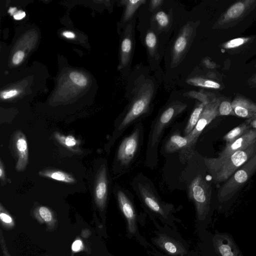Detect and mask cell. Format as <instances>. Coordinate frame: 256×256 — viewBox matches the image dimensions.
<instances>
[{
  "instance_id": "cell-1",
  "label": "cell",
  "mask_w": 256,
  "mask_h": 256,
  "mask_svg": "<svg viewBox=\"0 0 256 256\" xmlns=\"http://www.w3.org/2000/svg\"><path fill=\"white\" fill-rule=\"evenodd\" d=\"M256 154V142L246 149L224 158H204V164L216 183L226 181L244 164Z\"/></svg>"
},
{
  "instance_id": "cell-2",
  "label": "cell",
  "mask_w": 256,
  "mask_h": 256,
  "mask_svg": "<svg viewBox=\"0 0 256 256\" xmlns=\"http://www.w3.org/2000/svg\"><path fill=\"white\" fill-rule=\"evenodd\" d=\"M186 106L174 102L166 107L152 124L149 133L146 152V163L148 166H154L158 162V150L164 131L170 122L186 108Z\"/></svg>"
},
{
  "instance_id": "cell-3",
  "label": "cell",
  "mask_w": 256,
  "mask_h": 256,
  "mask_svg": "<svg viewBox=\"0 0 256 256\" xmlns=\"http://www.w3.org/2000/svg\"><path fill=\"white\" fill-rule=\"evenodd\" d=\"M150 84H144L120 118L112 134L110 142L114 141L134 121L146 114L150 108L152 96Z\"/></svg>"
},
{
  "instance_id": "cell-4",
  "label": "cell",
  "mask_w": 256,
  "mask_h": 256,
  "mask_svg": "<svg viewBox=\"0 0 256 256\" xmlns=\"http://www.w3.org/2000/svg\"><path fill=\"white\" fill-rule=\"evenodd\" d=\"M222 98L215 97L204 106L198 120L193 130L186 136V147L180 152L182 162H186L192 158L194 154L196 144L201 133L214 119L218 116V108Z\"/></svg>"
},
{
  "instance_id": "cell-5",
  "label": "cell",
  "mask_w": 256,
  "mask_h": 256,
  "mask_svg": "<svg viewBox=\"0 0 256 256\" xmlns=\"http://www.w3.org/2000/svg\"><path fill=\"white\" fill-rule=\"evenodd\" d=\"M188 195L194 204L197 217L204 220L210 210L212 187L208 182L200 174H197L188 186Z\"/></svg>"
},
{
  "instance_id": "cell-6",
  "label": "cell",
  "mask_w": 256,
  "mask_h": 256,
  "mask_svg": "<svg viewBox=\"0 0 256 256\" xmlns=\"http://www.w3.org/2000/svg\"><path fill=\"white\" fill-rule=\"evenodd\" d=\"M143 126L137 124L132 132L122 140L117 150L116 160L120 171H125L138 155L142 142Z\"/></svg>"
},
{
  "instance_id": "cell-7",
  "label": "cell",
  "mask_w": 256,
  "mask_h": 256,
  "mask_svg": "<svg viewBox=\"0 0 256 256\" xmlns=\"http://www.w3.org/2000/svg\"><path fill=\"white\" fill-rule=\"evenodd\" d=\"M132 186L141 202L150 210L166 217L168 206L158 197L151 182L142 174H139L133 180Z\"/></svg>"
},
{
  "instance_id": "cell-8",
  "label": "cell",
  "mask_w": 256,
  "mask_h": 256,
  "mask_svg": "<svg viewBox=\"0 0 256 256\" xmlns=\"http://www.w3.org/2000/svg\"><path fill=\"white\" fill-rule=\"evenodd\" d=\"M256 172V154L220 187L218 192L219 201L224 202L232 198Z\"/></svg>"
},
{
  "instance_id": "cell-9",
  "label": "cell",
  "mask_w": 256,
  "mask_h": 256,
  "mask_svg": "<svg viewBox=\"0 0 256 256\" xmlns=\"http://www.w3.org/2000/svg\"><path fill=\"white\" fill-rule=\"evenodd\" d=\"M256 6V0H244L236 2L230 6L218 19L217 26H232L246 16Z\"/></svg>"
},
{
  "instance_id": "cell-10",
  "label": "cell",
  "mask_w": 256,
  "mask_h": 256,
  "mask_svg": "<svg viewBox=\"0 0 256 256\" xmlns=\"http://www.w3.org/2000/svg\"><path fill=\"white\" fill-rule=\"evenodd\" d=\"M116 198L120 210L125 218L128 228L130 233L136 232V212L130 194L125 189L118 188L116 190Z\"/></svg>"
},
{
  "instance_id": "cell-11",
  "label": "cell",
  "mask_w": 256,
  "mask_h": 256,
  "mask_svg": "<svg viewBox=\"0 0 256 256\" xmlns=\"http://www.w3.org/2000/svg\"><path fill=\"white\" fill-rule=\"evenodd\" d=\"M216 252L218 256H244L232 236L226 232H216L212 236Z\"/></svg>"
},
{
  "instance_id": "cell-12",
  "label": "cell",
  "mask_w": 256,
  "mask_h": 256,
  "mask_svg": "<svg viewBox=\"0 0 256 256\" xmlns=\"http://www.w3.org/2000/svg\"><path fill=\"white\" fill-rule=\"evenodd\" d=\"M108 179L106 166L102 164L96 176L94 186V198L100 209L103 210L106 206L108 195Z\"/></svg>"
},
{
  "instance_id": "cell-13",
  "label": "cell",
  "mask_w": 256,
  "mask_h": 256,
  "mask_svg": "<svg viewBox=\"0 0 256 256\" xmlns=\"http://www.w3.org/2000/svg\"><path fill=\"white\" fill-rule=\"evenodd\" d=\"M13 146L18 158L16 170L19 172L22 171L28 163V152L26 137L21 131L18 130L14 134Z\"/></svg>"
},
{
  "instance_id": "cell-14",
  "label": "cell",
  "mask_w": 256,
  "mask_h": 256,
  "mask_svg": "<svg viewBox=\"0 0 256 256\" xmlns=\"http://www.w3.org/2000/svg\"><path fill=\"white\" fill-rule=\"evenodd\" d=\"M256 142V129L250 128L233 142L226 144L218 154V158L228 156L234 152L244 150Z\"/></svg>"
},
{
  "instance_id": "cell-15",
  "label": "cell",
  "mask_w": 256,
  "mask_h": 256,
  "mask_svg": "<svg viewBox=\"0 0 256 256\" xmlns=\"http://www.w3.org/2000/svg\"><path fill=\"white\" fill-rule=\"evenodd\" d=\"M232 106L236 116L246 120L256 116V104L244 96H236Z\"/></svg>"
},
{
  "instance_id": "cell-16",
  "label": "cell",
  "mask_w": 256,
  "mask_h": 256,
  "mask_svg": "<svg viewBox=\"0 0 256 256\" xmlns=\"http://www.w3.org/2000/svg\"><path fill=\"white\" fill-rule=\"evenodd\" d=\"M155 244L170 255L184 256L186 254L184 246L178 241L164 234H160L154 240Z\"/></svg>"
},
{
  "instance_id": "cell-17",
  "label": "cell",
  "mask_w": 256,
  "mask_h": 256,
  "mask_svg": "<svg viewBox=\"0 0 256 256\" xmlns=\"http://www.w3.org/2000/svg\"><path fill=\"white\" fill-rule=\"evenodd\" d=\"M187 144L186 138L181 136L180 132H176L170 135L167 140L164 146V150L167 154L178 151L180 152L186 147Z\"/></svg>"
},
{
  "instance_id": "cell-18",
  "label": "cell",
  "mask_w": 256,
  "mask_h": 256,
  "mask_svg": "<svg viewBox=\"0 0 256 256\" xmlns=\"http://www.w3.org/2000/svg\"><path fill=\"white\" fill-rule=\"evenodd\" d=\"M38 174L42 176L68 184H73L76 182V180L71 174L60 170H44L40 172Z\"/></svg>"
},
{
  "instance_id": "cell-19",
  "label": "cell",
  "mask_w": 256,
  "mask_h": 256,
  "mask_svg": "<svg viewBox=\"0 0 256 256\" xmlns=\"http://www.w3.org/2000/svg\"><path fill=\"white\" fill-rule=\"evenodd\" d=\"M252 128L246 120L234 128L223 137V140L226 142V145L230 144L240 138L248 130Z\"/></svg>"
},
{
  "instance_id": "cell-20",
  "label": "cell",
  "mask_w": 256,
  "mask_h": 256,
  "mask_svg": "<svg viewBox=\"0 0 256 256\" xmlns=\"http://www.w3.org/2000/svg\"><path fill=\"white\" fill-rule=\"evenodd\" d=\"M207 104L200 102L195 106L190 115L184 129V136H186L193 130L198 120L204 106Z\"/></svg>"
},
{
  "instance_id": "cell-21",
  "label": "cell",
  "mask_w": 256,
  "mask_h": 256,
  "mask_svg": "<svg viewBox=\"0 0 256 256\" xmlns=\"http://www.w3.org/2000/svg\"><path fill=\"white\" fill-rule=\"evenodd\" d=\"M188 34L185 28L175 41L173 48V56L174 60L178 59L186 50L188 42Z\"/></svg>"
},
{
  "instance_id": "cell-22",
  "label": "cell",
  "mask_w": 256,
  "mask_h": 256,
  "mask_svg": "<svg viewBox=\"0 0 256 256\" xmlns=\"http://www.w3.org/2000/svg\"><path fill=\"white\" fill-rule=\"evenodd\" d=\"M187 82L192 86L204 88L220 89V84L213 80L200 77H194L187 80Z\"/></svg>"
},
{
  "instance_id": "cell-23",
  "label": "cell",
  "mask_w": 256,
  "mask_h": 256,
  "mask_svg": "<svg viewBox=\"0 0 256 256\" xmlns=\"http://www.w3.org/2000/svg\"><path fill=\"white\" fill-rule=\"evenodd\" d=\"M56 139L64 146L73 151L76 152V147L78 142L72 136H65L60 133L56 132L54 134Z\"/></svg>"
},
{
  "instance_id": "cell-24",
  "label": "cell",
  "mask_w": 256,
  "mask_h": 256,
  "mask_svg": "<svg viewBox=\"0 0 256 256\" xmlns=\"http://www.w3.org/2000/svg\"><path fill=\"white\" fill-rule=\"evenodd\" d=\"M132 46V40L130 36H126L121 44L122 63L125 66L129 60Z\"/></svg>"
},
{
  "instance_id": "cell-25",
  "label": "cell",
  "mask_w": 256,
  "mask_h": 256,
  "mask_svg": "<svg viewBox=\"0 0 256 256\" xmlns=\"http://www.w3.org/2000/svg\"><path fill=\"white\" fill-rule=\"evenodd\" d=\"M124 2H126L124 20L126 21L128 20L132 16L135 11L140 6L146 2V1L144 0H130Z\"/></svg>"
},
{
  "instance_id": "cell-26",
  "label": "cell",
  "mask_w": 256,
  "mask_h": 256,
  "mask_svg": "<svg viewBox=\"0 0 256 256\" xmlns=\"http://www.w3.org/2000/svg\"><path fill=\"white\" fill-rule=\"evenodd\" d=\"M228 115L236 116L232 108V102L222 98L218 108V116Z\"/></svg>"
},
{
  "instance_id": "cell-27",
  "label": "cell",
  "mask_w": 256,
  "mask_h": 256,
  "mask_svg": "<svg viewBox=\"0 0 256 256\" xmlns=\"http://www.w3.org/2000/svg\"><path fill=\"white\" fill-rule=\"evenodd\" d=\"M250 40V38L241 37L230 40L223 44L225 49H234L238 48Z\"/></svg>"
},
{
  "instance_id": "cell-28",
  "label": "cell",
  "mask_w": 256,
  "mask_h": 256,
  "mask_svg": "<svg viewBox=\"0 0 256 256\" xmlns=\"http://www.w3.org/2000/svg\"><path fill=\"white\" fill-rule=\"evenodd\" d=\"M188 94L190 96L199 100L200 102L206 104L216 97L214 94H208L204 92H190Z\"/></svg>"
},
{
  "instance_id": "cell-29",
  "label": "cell",
  "mask_w": 256,
  "mask_h": 256,
  "mask_svg": "<svg viewBox=\"0 0 256 256\" xmlns=\"http://www.w3.org/2000/svg\"><path fill=\"white\" fill-rule=\"evenodd\" d=\"M70 78L73 82L80 86H84L87 84L86 78L82 74L73 72L70 74Z\"/></svg>"
},
{
  "instance_id": "cell-30",
  "label": "cell",
  "mask_w": 256,
  "mask_h": 256,
  "mask_svg": "<svg viewBox=\"0 0 256 256\" xmlns=\"http://www.w3.org/2000/svg\"><path fill=\"white\" fill-rule=\"evenodd\" d=\"M156 20L162 27H166L169 23L168 15L162 11L159 12L156 14Z\"/></svg>"
},
{
  "instance_id": "cell-31",
  "label": "cell",
  "mask_w": 256,
  "mask_h": 256,
  "mask_svg": "<svg viewBox=\"0 0 256 256\" xmlns=\"http://www.w3.org/2000/svg\"><path fill=\"white\" fill-rule=\"evenodd\" d=\"M146 44L147 47L150 49H153L157 43V38L153 32H148L146 36Z\"/></svg>"
},
{
  "instance_id": "cell-32",
  "label": "cell",
  "mask_w": 256,
  "mask_h": 256,
  "mask_svg": "<svg viewBox=\"0 0 256 256\" xmlns=\"http://www.w3.org/2000/svg\"><path fill=\"white\" fill-rule=\"evenodd\" d=\"M38 212L40 216L46 222H50L52 219V216L50 210L46 206H40L38 209Z\"/></svg>"
},
{
  "instance_id": "cell-33",
  "label": "cell",
  "mask_w": 256,
  "mask_h": 256,
  "mask_svg": "<svg viewBox=\"0 0 256 256\" xmlns=\"http://www.w3.org/2000/svg\"><path fill=\"white\" fill-rule=\"evenodd\" d=\"M18 92L16 90H12L8 91L2 92L0 93V97L4 99L10 98L16 96Z\"/></svg>"
},
{
  "instance_id": "cell-34",
  "label": "cell",
  "mask_w": 256,
  "mask_h": 256,
  "mask_svg": "<svg viewBox=\"0 0 256 256\" xmlns=\"http://www.w3.org/2000/svg\"><path fill=\"white\" fill-rule=\"evenodd\" d=\"M24 54L22 51H18L14 55L12 58V62L14 64H18L23 60Z\"/></svg>"
},
{
  "instance_id": "cell-35",
  "label": "cell",
  "mask_w": 256,
  "mask_h": 256,
  "mask_svg": "<svg viewBox=\"0 0 256 256\" xmlns=\"http://www.w3.org/2000/svg\"><path fill=\"white\" fill-rule=\"evenodd\" d=\"M0 220L6 223H10L12 222V218L8 214L1 212L0 214Z\"/></svg>"
},
{
  "instance_id": "cell-36",
  "label": "cell",
  "mask_w": 256,
  "mask_h": 256,
  "mask_svg": "<svg viewBox=\"0 0 256 256\" xmlns=\"http://www.w3.org/2000/svg\"><path fill=\"white\" fill-rule=\"evenodd\" d=\"M82 246V242L80 240H76L73 243L72 245V250L74 252L78 251L81 248Z\"/></svg>"
},
{
  "instance_id": "cell-37",
  "label": "cell",
  "mask_w": 256,
  "mask_h": 256,
  "mask_svg": "<svg viewBox=\"0 0 256 256\" xmlns=\"http://www.w3.org/2000/svg\"><path fill=\"white\" fill-rule=\"evenodd\" d=\"M26 16V13L22 10H18L14 15L15 20H20L24 18Z\"/></svg>"
},
{
  "instance_id": "cell-38",
  "label": "cell",
  "mask_w": 256,
  "mask_h": 256,
  "mask_svg": "<svg viewBox=\"0 0 256 256\" xmlns=\"http://www.w3.org/2000/svg\"><path fill=\"white\" fill-rule=\"evenodd\" d=\"M0 178L2 181H4L6 179L4 169L3 166L2 162H0Z\"/></svg>"
},
{
  "instance_id": "cell-39",
  "label": "cell",
  "mask_w": 256,
  "mask_h": 256,
  "mask_svg": "<svg viewBox=\"0 0 256 256\" xmlns=\"http://www.w3.org/2000/svg\"><path fill=\"white\" fill-rule=\"evenodd\" d=\"M246 120L248 122L251 128L256 129V116L252 118Z\"/></svg>"
},
{
  "instance_id": "cell-40",
  "label": "cell",
  "mask_w": 256,
  "mask_h": 256,
  "mask_svg": "<svg viewBox=\"0 0 256 256\" xmlns=\"http://www.w3.org/2000/svg\"><path fill=\"white\" fill-rule=\"evenodd\" d=\"M204 63L206 64V66L209 68H214L216 66V64L210 61L208 59H205L204 60Z\"/></svg>"
},
{
  "instance_id": "cell-41",
  "label": "cell",
  "mask_w": 256,
  "mask_h": 256,
  "mask_svg": "<svg viewBox=\"0 0 256 256\" xmlns=\"http://www.w3.org/2000/svg\"><path fill=\"white\" fill-rule=\"evenodd\" d=\"M2 234L1 232V245L2 247V250L4 254V256H10L8 254V253L7 252V250L6 249V246H5L4 242L2 240Z\"/></svg>"
},
{
  "instance_id": "cell-42",
  "label": "cell",
  "mask_w": 256,
  "mask_h": 256,
  "mask_svg": "<svg viewBox=\"0 0 256 256\" xmlns=\"http://www.w3.org/2000/svg\"><path fill=\"white\" fill-rule=\"evenodd\" d=\"M163 1L161 0H152L151 1V6L153 8H155L158 6Z\"/></svg>"
},
{
  "instance_id": "cell-43",
  "label": "cell",
  "mask_w": 256,
  "mask_h": 256,
  "mask_svg": "<svg viewBox=\"0 0 256 256\" xmlns=\"http://www.w3.org/2000/svg\"><path fill=\"white\" fill-rule=\"evenodd\" d=\"M62 34L64 36L68 38H73L75 37V34L74 32H69V31H66L62 33Z\"/></svg>"
},
{
  "instance_id": "cell-44",
  "label": "cell",
  "mask_w": 256,
  "mask_h": 256,
  "mask_svg": "<svg viewBox=\"0 0 256 256\" xmlns=\"http://www.w3.org/2000/svg\"><path fill=\"white\" fill-rule=\"evenodd\" d=\"M248 84L254 86H256V74L249 79Z\"/></svg>"
},
{
  "instance_id": "cell-45",
  "label": "cell",
  "mask_w": 256,
  "mask_h": 256,
  "mask_svg": "<svg viewBox=\"0 0 256 256\" xmlns=\"http://www.w3.org/2000/svg\"><path fill=\"white\" fill-rule=\"evenodd\" d=\"M16 12L17 10L16 8H11L8 10V12L10 13L12 15H14Z\"/></svg>"
},
{
  "instance_id": "cell-46",
  "label": "cell",
  "mask_w": 256,
  "mask_h": 256,
  "mask_svg": "<svg viewBox=\"0 0 256 256\" xmlns=\"http://www.w3.org/2000/svg\"></svg>"
}]
</instances>
